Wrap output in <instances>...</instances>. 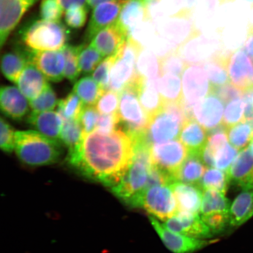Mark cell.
<instances>
[{
    "label": "cell",
    "mask_w": 253,
    "mask_h": 253,
    "mask_svg": "<svg viewBox=\"0 0 253 253\" xmlns=\"http://www.w3.org/2000/svg\"><path fill=\"white\" fill-rule=\"evenodd\" d=\"M104 59V57L91 43L87 46L84 45L79 56L81 73L84 74H93Z\"/></svg>",
    "instance_id": "obj_42"
},
{
    "label": "cell",
    "mask_w": 253,
    "mask_h": 253,
    "mask_svg": "<svg viewBox=\"0 0 253 253\" xmlns=\"http://www.w3.org/2000/svg\"><path fill=\"white\" fill-rule=\"evenodd\" d=\"M118 1V0H87V5L91 8H94L102 3Z\"/></svg>",
    "instance_id": "obj_58"
},
{
    "label": "cell",
    "mask_w": 253,
    "mask_h": 253,
    "mask_svg": "<svg viewBox=\"0 0 253 253\" xmlns=\"http://www.w3.org/2000/svg\"><path fill=\"white\" fill-rule=\"evenodd\" d=\"M63 122L61 142L71 150L80 143L84 134L78 120H63Z\"/></svg>",
    "instance_id": "obj_40"
},
{
    "label": "cell",
    "mask_w": 253,
    "mask_h": 253,
    "mask_svg": "<svg viewBox=\"0 0 253 253\" xmlns=\"http://www.w3.org/2000/svg\"><path fill=\"white\" fill-rule=\"evenodd\" d=\"M68 39L67 30L60 21H35L23 34L25 45L34 52L61 50Z\"/></svg>",
    "instance_id": "obj_5"
},
{
    "label": "cell",
    "mask_w": 253,
    "mask_h": 253,
    "mask_svg": "<svg viewBox=\"0 0 253 253\" xmlns=\"http://www.w3.org/2000/svg\"><path fill=\"white\" fill-rule=\"evenodd\" d=\"M143 47L133 40L128 39L112 66L109 90L121 93L137 77L136 62Z\"/></svg>",
    "instance_id": "obj_8"
},
{
    "label": "cell",
    "mask_w": 253,
    "mask_h": 253,
    "mask_svg": "<svg viewBox=\"0 0 253 253\" xmlns=\"http://www.w3.org/2000/svg\"><path fill=\"white\" fill-rule=\"evenodd\" d=\"M180 140L187 148L189 154H200L208 141L206 129L195 119L186 120L183 123Z\"/></svg>",
    "instance_id": "obj_28"
},
{
    "label": "cell",
    "mask_w": 253,
    "mask_h": 253,
    "mask_svg": "<svg viewBox=\"0 0 253 253\" xmlns=\"http://www.w3.org/2000/svg\"><path fill=\"white\" fill-rule=\"evenodd\" d=\"M133 160L120 182L111 188L113 194L128 204L146 189L152 163L150 145L144 140L134 142Z\"/></svg>",
    "instance_id": "obj_2"
},
{
    "label": "cell",
    "mask_w": 253,
    "mask_h": 253,
    "mask_svg": "<svg viewBox=\"0 0 253 253\" xmlns=\"http://www.w3.org/2000/svg\"><path fill=\"white\" fill-rule=\"evenodd\" d=\"M0 105L2 112L5 116L17 121L28 116L31 108L27 98L20 90L11 86L1 88Z\"/></svg>",
    "instance_id": "obj_23"
},
{
    "label": "cell",
    "mask_w": 253,
    "mask_h": 253,
    "mask_svg": "<svg viewBox=\"0 0 253 253\" xmlns=\"http://www.w3.org/2000/svg\"><path fill=\"white\" fill-rule=\"evenodd\" d=\"M99 113L95 107L85 106L79 118L84 134L90 133L96 130Z\"/></svg>",
    "instance_id": "obj_50"
},
{
    "label": "cell",
    "mask_w": 253,
    "mask_h": 253,
    "mask_svg": "<svg viewBox=\"0 0 253 253\" xmlns=\"http://www.w3.org/2000/svg\"><path fill=\"white\" fill-rule=\"evenodd\" d=\"M134 156L132 139L119 128L84 134L80 143L69 150L67 160L82 175L111 189L121 180Z\"/></svg>",
    "instance_id": "obj_1"
},
{
    "label": "cell",
    "mask_w": 253,
    "mask_h": 253,
    "mask_svg": "<svg viewBox=\"0 0 253 253\" xmlns=\"http://www.w3.org/2000/svg\"><path fill=\"white\" fill-rule=\"evenodd\" d=\"M128 37L127 33L117 22L98 33L90 43L106 58L119 54L125 46Z\"/></svg>",
    "instance_id": "obj_17"
},
{
    "label": "cell",
    "mask_w": 253,
    "mask_h": 253,
    "mask_svg": "<svg viewBox=\"0 0 253 253\" xmlns=\"http://www.w3.org/2000/svg\"><path fill=\"white\" fill-rule=\"evenodd\" d=\"M211 92L216 94L224 103L243 98L245 93V91L229 83L223 86L211 87Z\"/></svg>",
    "instance_id": "obj_53"
},
{
    "label": "cell",
    "mask_w": 253,
    "mask_h": 253,
    "mask_svg": "<svg viewBox=\"0 0 253 253\" xmlns=\"http://www.w3.org/2000/svg\"><path fill=\"white\" fill-rule=\"evenodd\" d=\"M177 49L187 65L204 64L222 52L216 39L205 36L199 31Z\"/></svg>",
    "instance_id": "obj_9"
},
{
    "label": "cell",
    "mask_w": 253,
    "mask_h": 253,
    "mask_svg": "<svg viewBox=\"0 0 253 253\" xmlns=\"http://www.w3.org/2000/svg\"><path fill=\"white\" fill-rule=\"evenodd\" d=\"M186 120L182 102L164 104L163 109L150 119L145 138L151 145L176 138Z\"/></svg>",
    "instance_id": "obj_4"
},
{
    "label": "cell",
    "mask_w": 253,
    "mask_h": 253,
    "mask_svg": "<svg viewBox=\"0 0 253 253\" xmlns=\"http://www.w3.org/2000/svg\"><path fill=\"white\" fill-rule=\"evenodd\" d=\"M249 149L251 151L252 154L253 155V140L251 142V144H249Z\"/></svg>",
    "instance_id": "obj_61"
},
{
    "label": "cell",
    "mask_w": 253,
    "mask_h": 253,
    "mask_svg": "<svg viewBox=\"0 0 253 253\" xmlns=\"http://www.w3.org/2000/svg\"><path fill=\"white\" fill-rule=\"evenodd\" d=\"M200 154H189L187 158L173 176L175 182L199 185L206 171Z\"/></svg>",
    "instance_id": "obj_30"
},
{
    "label": "cell",
    "mask_w": 253,
    "mask_h": 253,
    "mask_svg": "<svg viewBox=\"0 0 253 253\" xmlns=\"http://www.w3.org/2000/svg\"><path fill=\"white\" fill-rule=\"evenodd\" d=\"M246 103L243 99H238L229 103L224 111L222 124L227 128L245 122Z\"/></svg>",
    "instance_id": "obj_44"
},
{
    "label": "cell",
    "mask_w": 253,
    "mask_h": 253,
    "mask_svg": "<svg viewBox=\"0 0 253 253\" xmlns=\"http://www.w3.org/2000/svg\"><path fill=\"white\" fill-rule=\"evenodd\" d=\"M151 155L153 165L169 172L173 178L187 158L189 152L182 142L175 140L154 144L151 148Z\"/></svg>",
    "instance_id": "obj_11"
},
{
    "label": "cell",
    "mask_w": 253,
    "mask_h": 253,
    "mask_svg": "<svg viewBox=\"0 0 253 253\" xmlns=\"http://www.w3.org/2000/svg\"><path fill=\"white\" fill-rule=\"evenodd\" d=\"M29 102L33 112H42L52 111L58 106L59 100H57L55 91L49 86L39 97Z\"/></svg>",
    "instance_id": "obj_46"
},
{
    "label": "cell",
    "mask_w": 253,
    "mask_h": 253,
    "mask_svg": "<svg viewBox=\"0 0 253 253\" xmlns=\"http://www.w3.org/2000/svg\"><path fill=\"white\" fill-rule=\"evenodd\" d=\"M57 1L64 11L78 6L88 5L87 0H57Z\"/></svg>",
    "instance_id": "obj_56"
},
{
    "label": "cell",
    "mask_w": 253,
    "mask_h": 253,
    "mask_svg": "<svg viewBox=\"0 0 253 253\" xmlns=\"http://www.w3.org/2000/svg\"><path fill=\"white\" fill-rule=\"evenodd\" d=\"M183 106L193 107L211 91V86L202 65H188L182 74Z\"/></svg>",
    "instance_id": "obj_10"
},
{
    "label": "cell",
    "mask_w": 253,
    "mask_h": 253,
    "mask_svg": "<svg viewBox=\"0 0 253 253\" xmlns=\"http://www.w3.org/2000/svg\"><path fill=\"white\" fill-rule=\"evenodd\" d=\"M227 134L231 145L238 150L244 149L253 140V129L251 124L246 122L227 128Z\"/></svg>",
    "instance_id": "obj_37"
},
{
    "label": "cell",
    "mask_w": 253,
    "mask_h": 253,
    "mask_svg": "<svg viewBox=\"0 0 253 253\" xmlns=\"http://www.w3.org/2000/svg\"><path fill=\"white\" fill-rule=\"evenodd\" d=\"M158 31L172 47L180 46L197 33L191 16H170L161 23Z\"/></svg>",
    "instance_id": "obj_15"
},
{
    "label": "cell",
    "mask_w": 253,
    "mask_h": 253,
    "mask_svg": "<svg viewBox=\"0 0 253 253\" xmlns=\"http://www.w3.org/2000/svg\"><path fill=\"white\" fill-rule=\"evenodd\" d=\"M125 1L104 2L94 8L86 31V40L91 41L100 31L116 23Z\"/></svg>",
    "instance_id": "obj_18"
},
{
    "label": "cell",
    "mask_w": 253,
    "mask_h": 253,
    "mask_svg": "<svg viewBox=\"0 0 253 253\" xmlns=\"http://www.w3.org/2000/svg\"><path fill=\"white\" fill-rule=\"evenodd\" d=\"M119 94L118 114L123 126L122 128L131 138L145 133L150 119L138 100L135 85L129 84Z\"/></svg>",
    "instance_id": "obj_7"
},
{
    "label": "cell",
    "mask_w": 253,
    "mask_h": 253,
    "mask_svg": "<svg viewBox=\"0 0 253 253\" xmlns=\"http://www.w3.org/2000/svg\"><path fill=\"white\" fill-rule=\"evenodd\" d=\"M158 90L164 104L182 102L183 94L179 76L163 75L158 79Z\"/></svg>",
    "instance_id": "obj_33"
},
{
    "label": "cell",
    "mask_w": 253,
    "mask_h": 253,
    "mask_svg": "<svg viewBox=\"0 0 253 253\" xmlns=\"http://www.w3.org/2000/svg\"><path fill=\"white\" fill-rule=\"evenodd\" d=\"M160 61L161 75L172 74L179 77L188 65L177 49L160 58Z\"/></svg>",
    "instance_id": "obj_43"
},
{
    "label": "cell",
    "mask_w": 253,
    "mask_h": 253,
    "mask_svg": "<svg viewBox=\"0 0 253 253\" xmlns=\"http://www.w3.org/2000/svg\"><path fill=\"white\" fill-rule=\"evenodd\" d=\"M152 226L164 244L174 253H192L214 243L215 240L193 238L168 229L157 218L149 217Z\"/></svg>",
    "instance_id": "obj_12"
},
{
    "label": "cell",
    "mask_w": 253,
    "mask_h": 253,
    "mask_svg": "<svg viewBox=\"0 0 253 253\" xmlns=\"http://www.w3.org/2000/svg\"><path fill=\"white\" fill-rule=\"evenodd\" d=\"M120 94L112 90H106L99 97L95 108L100 115H111L118 113Z\"/></svg>",
    "instance_id": "obj_45"
},
{
    "label": "cell",
    "mask_w": 253,
    "mask_h": 253,
    "mask_svg": "<svg viewBox=\"0 0 253 253\" xmlns=\"http://www.w3.org/2000/svg\"><path fill=\"white\" fill-rule=\"evenodd\" d=\"M150 20L148 5L140 0H126L118 23L129 34Z\"/></svg>",
    "instance_id": "obj_27"
},
{
    "label": "cell",
    "mask_w": 253,
    "mask_h": 253,
    "mask_svg": "<svg viewBox=\"0 0 253 253\" xmlns=\"http://www.w3.org/2000/svg\"><path fill=\"white\" fill-rule=\"evenodd\" d=\"M118 55L104 58L92 74V78L104 90H109L111 70Z\"/></svg>",
    "instance_id": "obj_47"
},
{
    "label": "cell",
    "mask_w": 253,
    "mask_h": 253,
    "mask_svg": "<svg viewBox=\"0 0 253 253\" xmlns=\"http://www.w3.org/2000/svg\"><path fill=\"white\" fill-rule=\"evenodd\" d=\"M84 106L81 98L72 91L65 99L59 100L57 112L63 120H78Z\"/></svg>",
    "instance_id": "obj_41"
},
{
    "label": "cell",
    "mask_w": 253,
    "mask_h": 253,
    "mask_svg": "<svg viewBox=\"0 0 253 253\" xmlns=\"http://www.w3.org/2000/svg\"><path fill=\"white\" fill-rule=\"evenodd\" d=\"M193 112L194 119L208 132L218 127L223 122V102L211 92L195 104Z\"/></svg>",
    "instance_id": "obj_19"
},
{
    "label": "cell",
    "mask_w": 253,
    "mask_h": 253,
    "mask_svg": "<svg viewBox=\"0 0 253 253\" xmlns=\"http://www.w3.org/2000/svg\"><path fill=\"white\" fill-rule=\"evenodd\" d=\"M31 62L42 73L47 80L59 82L65 78V59L62 50L34 52Z\"/></svg>",
    "instance_id": "obj_20"
},
{
    "label": "cell",
    "mask_w": 253,
    "mask_h": 253,
    "mask_svg": "<svg viewBox=\"0 0 253 253\" xmlns=\"http://www.w3.org/2000/svg\"><path fill=\"white\" fill-rule=\"evenodd\" d=\"M104 90L92 77H85L76 82L73 91L81 98L85 106H94Z\"/></svg>",
    "instance_id": "obj_36"
},
{
    "label": "cell",
    "mask_w": 253,
    "mask_h": 253,
    "mask_svg": "<svg viewBox=\"0 0 253 253\" xmlns=\"http://www.w3.org/2000/svg\"><path fill=\"white\" fill-rule=\"evenodd\" d=\"M120 119L118 113L111 115H100L96 130L111 132L119 129Z\"/></svg>",
    "instance_id": "obj_55"
},
{
    "label": "cell",
    "mask_w": 253,
    "mask_h": 253,
    "mask_svg": "<svg viewBox=\"0 0 253 253\" xmlns=\"http://www.w3.org/2000/svg\"><path fill=\"white\" fill-rule=\"evenodd\" d=\"M251 96L252 102V103L253 104V88L251 91Z\"/></svg>",
    "instance_id": "obj_63"
},
{
    "label": "cell",
    "mask_w": 253,
    "mask_h": 253,
    "mask_svg": "<svg viewBox=\"0 0 253 253\" xmlns=\"http://www.w3.org/2000/svg\"><path fill=\"white\" fill-rule=\"evenodd\" d=\"M227 68L233 84L243 91L253 88V59L243 48L229 52Z\"/></svg>",
    "instance_id": "obj_13"
},
{
    "label": "cell",
    "mask_w": 253,
    "mask_h": 253,
    "mask_svg": "<svg viewBox=\"0 0 253 253\" xmlns=\"http://www.w3.org/2000/svg\"><path fill=\"white\" fill-rule=\"evenodd\" d=\"M31 62V54L25 55L19 52L4 53L1 58V71L8 81L17 84L22 73Z\"/></svg>",
    "instance_id": "obj_31"
},
{
    "label": "cell",
    "mask_w": 253,
    "mask_h": 253,
    "mask_svg": "<svg viewBox=\"0 0 253 253\" xmlns=\"http://www.w3.org/2000/svg\"><path fill=\"white\" fill-rule=\"evenodd\" d=\"M248 33H253V7L251 15V21L248 25Z\"/></svg>",
    "instance_id": "obj_59"
},
{
    "label": "cell",
    "mask_w": 253,
    "mask_h": 253,
    "mask_svg": "<svg viewBox=\"0 0 253 253\" xmlns=\"http://www.w3.org/2000/svg\"><path fill=\"white\" fill-rule=\"evenodd\" d=\"M201 216L213 235L222 232L229 224V213H215Z\"/></svg>",
    "instance_id": "obj_52"
},
{
    "label": "cell",
    "mask_w": 253,
    "mask_h": 253,
    "mask_svg": "<svg viewBox=\"0 0 253 253\" xmlns=\"http://www.w3.org/2000/svg\"><path fill=\"white\" fill-rule=\"evenodd\" d=\"M64 12L57 0H42L40 6V16L42 20L60 21Z\"/></svg>",
    "instance_id": "obj_49"
},
{
    "label": "cell",
    "mask_w": 253,
    "mask_h": 253,
    "mask_svg": "<svg viewBox=\"0 0 253 253\" xmlns=\"http://www.w3.org/2000/svg\"><path fill=\"white\" fill-rule=\"evenodd\" d=\"M230 181L227 172L213 169L206 170L200 182V186L203 191L212 189L226 194L229 187Z\"/></svg>",
    "instance_id": "obj_38"
},
{
    "label": "cell",
    "mask_w": 253,
    "mask_h": 253,
    "mask_svg": "<svg viewBox=\"0 0 253 253\" xmlns=\"http://www.w3.org/2000/svg\"><path fill=\"white\" fill-rule=\"evenodd\" d=\"M27 122L46 137L61 142L63 122L58 112L52 110L36 112L32 111L27 116Z\"/></svg>",
    "instance_id": "obj_24"
},
{
    "label": "cell",
    "mask_w": 253,
    "mask_h": 253,
    "mask_svg": "<svg viewBox=\"0 0 253 253\" xmlns=\"http://www.w3.org/2000/svg\"><path fill=\"white\" fill-rule=\"evenodd\" d=\"M246 1H248L250 2H252L253 4V0H246Z\"/></svg>",
    "instance_id": "obj_64"
},
{
    "label": "cell",
    "mask_w": 253,
    "mask_h": 253,
    "mask_svg": "<svg viewBox=\"0 0 253 253\" xmlns=\"http://www.w3.org/2000/svg\"><path fill=\"white\" fill-rule=\"evenodd\" d=\"M169 186L176 199L178 212L201 213L204 191L200 185L175 182Z\"/></svg>",
    "instance_id": "obj_22"
},
{
    "label": "cell",
    "mask_w": 253,
    "mask_h": 253,
    "mask_svg": "<svg viewBox=\"0 0 253 253\" xmlns=\"http://www.w3.org/2000/svg\"><path fill=\"white\" fill-rule=\"evenodd\" d=\"M38 0H0V46L7 41L9 34L21 18Z\"/></svg>",
    "instance_id": "obj_14"
},
{
    "label": "cell",
    "mask_w": 253,
    "mask_h": 253,
    "mask_svg": "<svg viewBox=\"0 0 253 253\" xmlns=\"http://www.w3.org/2000/svg\"><path fill=\"white\" fill-rule=\"evenodd\" d=\"M237 153L238 150L227 144L215 154L214 167L223 171H228L231 164L236 157Z\"/></svg>",
    "instance_id": "obj_51"
},
{
    "label": "cell",
    "mask_w": 253,
    "mask_h": 253,
    "mask_svg": "<svg viewBox=\"0 0 253 253\" xmlns=\"http://www.w3.org/2000/svg\"><path fill=\"white\" fill-rule=\"evenodd\" d=\"M140 1L143 2L145 4L148 5L151 2L154 1V0H140Z\"/></svg>",
    "instance_id": "obj_62"
},
{
    "label": "cell",
    "mask_w": 253,
    "mask_h": 253,
    "mask_svg": "<svg viewBox=\"0 0 253 253\" xmlns=\"http://www.w3.org/2000/svg\"><path fill=\"white\" fill-rule=\"evenodd\" d=\"M62 144L39 131L15 132L16 154L22 163L29 166H47L58 162L62 154Z\"/></svg>",
    "instance_id": "obj_3"
},
{
    "label": "cell",
    "mask_w": 253,
    "mask_h": 253,
    "mask_svg": "<svg viewBox=\"0 0 253 253\" xmlns=\"http://www.w3.org/2000/svg\"><path fill=\"white\" fill-rule=\"evenodd\" d=\"M84 46L66 45L62 49L65 59V78L71 82L77 81L81 74L79 56Z\"/></svg>",
    "instance_id": "obj_39"
},
{
    "label": "cell",
    "mask_w": 253,
    "mask_h": 253,
    "mask_svg": "<svg viewBox=\"0 0 253 253\" xmlns=\"http://www.w3.org/2000/svg\"><path fill=\"white\" fill-rule=\"evenodd\" d=\"M230 204L223 193L212 189L204 190L201 216L215 213H229Z\"/></svg>",
    "instance_id": "obj_35"
},
{
    "label": "cell",
    "mask_w": 253,
    "mask_h": 253,
    "mask_svg": "<svg viewBox=\"0 0 253 253\" xmlns=\"http://www.w3.org/2000/svg\"><path fill=\"white\" fill-rule=\"evenodd\" d=\"M253 216V189L243 190L230 204L229 224L242 225Z\"/></svg>",
    "instance_id": "obj_29"
},
{
    "label": "cell",
    "mask_w": 253,
    "mask_h": 253,
    "mask_svg": "<svg viewBox=\"0 0 253 253\" xmlns=\"http://www.w3.org/2000/svg\"><path fill=\"white\" fill-rule=\"evenodd\" d=\"M228 52H221L220 54L209 60L202 64L211 87H216L229 83V76L227 68V57Z\"/></svg>",
    "instance_id": "obj_32"
},
{
    "label": "cell",
    "mask_w": 253,
    "mask_h": 253,
    "mask_svg": "<svg viewBox=\"0 0 253 253\" xmlns=\"http://www.w3.org/2000/svg\"><path fill=\"white\" fill-rule=\"evenodd\" d=\"M243 49L247 54L253 59V33H248V37H247Z\"/></svg>",
    "instance_id": "obj_57"
},
{
    "label": "cell",
    "mask_w": 253,
    "mask_h": 253,
    "mask_svg": "<svg viewBox=\"0 0 253 253\" xmlns=\"http://www.w3.org/2000/svg\"><path fill=\"white\" fill-rule=\"evenodd\" d=\"M173 232L198 239H210L213 233L202 220L199 214L178 211L175 216L164 223Z\"/></svg>",
    "instance_id": "obj_16"
},
{
    "label": "cell",
    "mask_w": 253,
    "mask_h": 253,
    "mask_svg": "<svg viewBox=\"0 0 253 253\" xmlns=\"http://www.w3.org/2000/svg\"><path fill=\"white\" fill-rule=\"evenodd\" d=\"M15 132L12 126L1 118V148L5 153H11L15 149Z\"/></svg>",
    "instance_id": "obj_54"
},
{
    "label": "cell",
    "mask_w": 253,
    "mask_h": 253,
    "mask_svg": "<svg viewBox=\"0 0 253 253\" xmlns=\"http://www.w3.org/2000/svg\"><path fill=\"white\" fill-rule=\"evenodd\" d=\"M88 8V5L78 6L65 11L64 18L66 24L74 29L83 27L87 20Z\"/></svg>",
    "instance_id": "obj_48"
},
{
    "label": "cell",
    "mask_w": 253,
    "mask_h": 253,
    "mask_svg": "<svg viewBox=\"0 0 253 253\" xmlns=\"http://www.w3.org/2000/svg\"><path fill=\"white\" fill-rule=\"evenodd\" d=\"M227 173L230 181L243 190L253 189V155L249 148L237 155Z\"/></svg>",
    "instance_id": "obj_25"
},
{
    "label": "cell",
    "mask_w": 253,
    "mask_h": 253,
    "mask_svg": "<svg viewBox=\"0 0 253 253\" xmlns=\"http://www.w3.org/2000/svg\"><path fill=\"white\" fill-rule=\"evenodd\" d=\"M143 209L150 216L164 221L178 213L173 193L169 185H158L145 189L128 204Z\"/></svg>",
    "instance_id": "obj_6"
},
{
    "label": "cell",
    "mask_w": 253,
    "mask_h": 253,
    "mask_svg": "<svg viewBox=\"0 0 253 253\" xmlns=\"http://www.w3.org/2000/svg\"><path fill=\"white\" fill-rule=\"evenodd\" d=\"M18 88L29 101L36 99L50 86L47 79L33 63H29L17 82Z\"/></svg>",
    "instance_id": "obj_26"
},
{
    "label": "cell",
    "mask_w": 253,
    "mask_h": 253,
    "mask_svg": "<svg viewBox=\"0 0 253 253\" xmlns=\"http://www.w3.org/2000/svg\"><path fill=\"white\" fill-rule=\"evenodd\" d=\"M136 71L139 77L145 79H153L161 76L160 58L151 50L142 48L136 62Z\"/></svg>",
    "instance_id": "obj_34"
},
{
    "label": "cell",
    "mask_w": 253,
    "mask_h": 253,
    "mask_svg": "<svg viewBox=\"0 0 253 253\" xmlns=\"http://www.w3.org/2000/svg\"><path fill=\"white\" fill-rule=\"evenodd\" d=\"M233 1H234V0H217V1L219 2L220 4H224V3L230 2Z\"/></svg>",
    "instance_id": "obj_60"
},
{
    "label": "cell",
    "mask_w": 253,
    "mask_h": 253,
    "mask_svg": "<svg viewBox=\"0 0 253 253\" xmlns=\"http://www.w3.org/2000/svg\"><path fill=\"white\" fill-rule=\"evenodd\" d=\"M159 78L145 79L137 76L134 82L139 100L150 120L163 109L164 105L158 90Z\"/></svg>",
    "instance_id": "obj_21"
}]
</instances>
